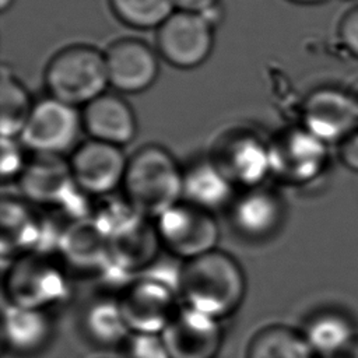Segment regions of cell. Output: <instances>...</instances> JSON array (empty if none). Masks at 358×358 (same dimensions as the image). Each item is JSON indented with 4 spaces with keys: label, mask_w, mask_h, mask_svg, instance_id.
Returning a JSON list of instances; mask_svg holds the SVG:
<instances>
[{
    "label": "cell",
    "mask_w": 358,
    "mask_h": 358,
    "mask_svg": "<svg viewBox=\"0 0 358 358\" xmlns=\"http://www.w3.org/2000/svg\"><path fill=\"white\" fill-rule=\"evenodd\" d=\"M178 292L183 306L221 322L243 302L246 278L235 257L215 249L182 263Z\"/></svg>",
    "instance_id": "1"
},
{
    "label": "cell",
    "mask_w": 358,
    "mask_h": 358,
    "mask_svg": "<svg viewBox=\"0 0 358 358\" xmlns=\"http://www.w3.org/2000/svg\"><path fill=\"white\" fill-rule=\"evenodd\" d=\"M122 187L140 215L155 220L182 201L183 171L164 147L144 145L127 159Z\"/></svg>",
    "instance_id": "2"
},
{
    "label": "cell",
    "mask_w": 358,
    "mask_h": 358,
    "mask_svg": "<svg viewBox=\"0 0 358 358\" xmlns=\"http://www.w3.org/2000/svg\"><path fill=\"white\" fill-rule=\"evenodd\" d=\"M7 303L48 312L70 295V281L64 267L46 253L32 252L8 263L3 275Z\"/></svg>",
    "instance_id": "3"
},
{
    "label": "cell",
    "mask_w": 358,
    "mask_h": 358,
    "mask_svg": "<svg viewBox=\"0 0 358 358\" xmlns=\"http://www.w3.org/2000/svg\"><path fill=\"white\" fill-rule=\"evenodd\" d=\"M45 81L49 95L69 105H87L109 85L105 53L87 45L60 50L48 64Z\"/></svg>",
    "instance_id": "4"
},
{
    "label": "cell",
    "mask_w": 358,
    "mask_h": 358,
    "mask_svg": "<svg viewBox=\"0 0 358 358\" xmlns=\"http://www.w3.org/2000/svg\"><path fill=\"white\" fill-rule=\"evenodd\" d=\"M131 333L161 334L179 312L178 284L159 275H141L117 296Z\"/></svg>",
    "instance_id": "5"
},
{
    "label": "cell",
    "mask_w": 358,
    "mask_h": 358,
    "mask_svg": "<svg viewBox=\"0 0 358 358\" xmlns=\"http://www.w3.org/2000/svg\"><path fill=\"white\" fill-rule=\"evenodd\" d=\"M154 224L161 245L183 262L217 249L220 228L213 213L185 200L162 213Z\"/></svg>",
    "instance_id": "6"
},
{
    "label": "cell",
    "mask_w": 358,
    "mask_h": 358,
    "mask_svg": "<svg viewBox=\"0 0 358 358\" xmlns=\"http://www.w3.org/2000/svg\"><path fill=\"white\" fill-rule=\"evenodd\" d=\"M83 127V115L76 106L49 95L34 103L18 138L35 154L62 155L76 144Z\"/></svg>",
    "instance_id": "7"
},
{
    "label": "cell",
    "mask_w": 358,
    "mask_h": 358,
    "mask_svg": "<svg viewBox=\"0 0 358 358\" xmlns=\"http://www.w3.org/2000/svg\"><path fill=\"white\" fill-rule=\"evenodd\" d=\"M271 176L280 182L301 186L315 180L327 161L326 143L303 127L282 131L270 143Z\"/></svg>",
    "instance_id": "8"
},
{
    "label": "cell",
    "mask_w": 358,
    "mask_h": 358,
    "mask_svg": "<svg viewBox=\"0 0 358 358\" xmlns=\"http://www.w3.org/2000/svg\"><path fill=\"white\" fill-rule=\"evenodd\" d=\"M161 56L179 69H193L207 60L214 45V25L200 13L176 10L159 28Z\"/></svg>",
    "instance_id": "9"
},
{
    "label": "cell",
    "mask_w": 358,
    "mask_h": 358,
    "mask_svg": "<svg viewBox=\"0 0 358 358\" xmlns=\"http://www.w3.org/2000/svg\"><path fill=\"white\" fill-rule=\"evenodd\" d=\"M0 225L4 263L32 252L49 255L52 248H57L60 231H53L52 225L39 218L22 200L3 197Z\"/></svg>",
    "instance_id": "10"
},
{
    "label": "cell",
    "mask_w": 358,
    "mask_h": 358,
    "mask_svg": "<svg viewBox=\"0 0 358 358\" xmlns=\"http://www.w3.org/2000/svg\"><path fill=\"white\" fill-rule=\"evenodd\" d=\"M127 159L122 147L90 138L74 150L69 164L77 186L101 197L122 186Z\"/></svg>",
    "instance_id": "11"
},
{
    "label": "cell",
    "mask_w": 358,
    "mask_h": 358,
    "mask_svg": "<svg viewBox=\"0 0 358 358\" xmlns=\"http://www.w3.org/2000/svg\"><path fill=\"white\" fill-rule=\"evenodd\" d=\"M210 159L235 189H252L271 176L270 145L253 134L227 137Z\"/></svg>",
    "instance_id": "12"
},
{
    "label": "cell",
    "mask_w": 358,
    "mask_h": 358,
    "mask_svg": "<svg viewBox=\"0 0 358 358\" xmlns=\"http://www.w3.org/2000/svg\"><path fill=\"white\" fill-rule=\"evenodd\" d=\"M302 123L323 143H341L358 129V101L340 90H316L305 101Z\"/></svg>",
    "instance_id": "13"
},
{
    "label": "cell",
    "mask_w": 358,
    "mask_h": 358,
    "mask_svg": "<svg viewBox=\"0 0 358 358\" xmlns=\"http://www.w3.org/2000/svg\"><path fill=\"white\" fill-rule=\"evenodd\" d=\"M161 336L171 358H215L222 345L221 322L183 305Z\"/></svg>",
    "instance_id": "14"
},
{
    "label": "cell",
    "mask_w": 358,
    "mask_h": 358,
    "mask_svg": "<svg viewBox=\"0 0 358 358\" xmlns=\"http://www.w3.org/2000/svg\"><path fill=\"white\" fill-rule=\"evenodd\" d=\"M105 60L109 85L126 94L145 91L158 77L157 55L138 39H120L112 43Z\"/></svg>",
    "instance_id": "15"
},
{
    "label": "cell",
    "mask_w": 358,
    "mask_h": 358,
    "mask_svg": "<svg viewBox=\"0 0 358 358\" xmlns=\"http://www.w3.org/2000/svg\"><path fill=\"white\" fill-rule=\"evenodd\" d=\"M21 193L31 204L62 208L69 196L78 187L70 164L62 155L36 154L28 161L18 178Z\"/></svg>",
    "instance_id": "16"
},
{
    "label": "cell",
    "mask_w": 358,
    "mask_h": 358,
    "mask_svg": "<svg viewBox=\"0 0 358 358\" xmlns=\"http://www.w3.org/2000/svg\"><path fill=\"white\" fill-rule=\"evenodd\" d=\"M161 246L155 224L141 218L109 239V260L101 274L106 277L113 274L127 281L154 262Z\"/></svg>",
    "instance_id": "17"
},
{
    "label": "cell",
    "mask_w": 358,
    "mask_h": 358,
    "mask_svg": "<svg viewBox=\"0 0 358 358\" xmlns=\"http://www.w3.org/2000/svg\"><path fill=\"white\" fill-rule=\"evenodd\" d=\"M232 228L245 238L262 239L274 234L284 217V203L271 189L257 186L236 194L228 206Z\"/></svg>",
    "instance_id": "18"
},
{
    "label": "cell",
    "mask_w": 358,
    "mask_h": 358,
    "mask_svg": "<svg viewBox=\"0 0 358 358\" xmlns=\"http://www.w3.org/2000/svg\"><path fill=\"white\" fill-rule=\"evenodd\" d=\"M83 126L90 138L117 147L129 144L137 133L134 112L129 103L115 94H102L85 105Z\"/></svg>",
    "instance_id": "19"
},
{
    "label": "cell",
    "mask_w": 358,
    "mask_h": 358,
    "mask_svg": "<svg viewBox=\"0 0 358 358\" xmlns=\"http://www.w3.org/2000/svg\"><path fill=\"white\" fill-rule=\"evenodd\" d=\"M57 252L73 267L101 273L109 260V239L91 218L78 220L63 229Z\"/></svg>",
    "instance_id": "20"
},
{
    "label": "cell",
    "mask_w": 358,
    "mask_h": 358,
    "mask_svg": "<svg viewBox=\"0 0 358 358\" xmlns=\"http://www.w3.org/2000/svg\"><path fill=\"white\" fill-rule=\"evenodd\" d=\"M235 196V187L210 158L197 161L183 171L182 200L196 207L213 213L229 206Z\"/></svg>",
    "instance_id": "21"
},
{
    "label": "cell",
    "mask_w": 358,
    "mask_h": 358,
    "mask_svg": "<svg viewBox=\"0 0 358 358\" xmlns=\"http://www.w3.org/2000/svg\"><path fill=\"white\" fill-rule=\"evenodd\" d=\"M52 324L48 312L7 303L3 312V343L13 352L31 354L49 341Z\"/></svg>",
    "instance_id": "22"
},
{
    "label": "cell",
    "mask_w": 358,
    "mask_h": 358,
    "mask_svg": "<svg viewBox=\"0 0 358 358\" xmlns=\"http://www.w3.org/2000/svg\"><path fill=\"white\" fill-rule=\"evenodd\" d=\"M245 358H316V354L302 330L282 323H270L252 334Z\"/></svg>",
    "instance_id": "23"
},
{
    "label": "cell",
    "mask_w": 358,
    "mask_h": 358,
    "mask_svg": "<svg viewBox=\"0 0 358 358\" xmlns=\"http://www.w3.org/2000/svg\"><path fill=\"white\" fill-rule=\"evenodd\" d=\"M312 351L322 358L337 357L358 334L351 320L336 310L313 315L302 330Z\"/></svg>",
    "instance_id": "24"
},
{
    "label": "cell",
    "mask_w": 358,
    "mask_h": 358,
    "mask_svg": "<svg viewBox=\"0 0 358 358\" xmlns=\"http://www.w3.org/2000/svg\"><path fill=\"white\" fill-rule=\"evenodd\" d=\"M83 323L90 340L105 347H122L131 333L117 298H99L90 303Z\"/></svg>",
    "instance_id": "25"
},
{
    "label": "cell",
    "mask_w": 358,
    "mask_h": 358,
    "mask_svg": "<svg viewBox=\"0 0 358 358\" xmlns=\"http://www.w3.org/2000/svg\"><path fill=\"white\" fill-rule=\"evenodd\" d=\"M34 103L22 83L6 67L0 80V133L1 137L18 138L31 115Z\"/></svg>",
    "instance_id": "26"
},
{
    "label": "cell",
    "mask_w": 358,
    "mask_h": 358,
    "mask_svg": "<svg viewBox=\"0 0 358 358\" xmlns=\"http://www.w3.org/2000/svg\"><path fill=\"white\" fill-rule=\"evenodd\" d=\"M113 13L124 24L140 28H159L175 11L172 0H109Z\"/></svg>",
    "instance_id": "27"
},
{
    "label": "cell",
    "mask_w": 358,
    "mask_h": 358,
    "mask_svg": "<svg viewBox=\"0 0 358 358\" xmlns=\"http://www.w3.org/2000/svg\"><path fill=\"white\" fill-rule=\"evenodd\" d=\"M122 350L123 358H171L161 334L130 333Z\"/></svg>",
    "instance_id": "28"
},
{
    "label": "cell",
    "mask_w": 358,
    "mask_h": 358,
    "mask_svg": "<svg viewBox=\"0 0 358 358\" xmlns=\"http://www.w3.org/2000/svg\"><path fill=\"white\" fill-rule=\"evenodd\" d=\"M24 145L18 138L1 137V162L0 172L3 180L17 179L21 176L28 161L24 157Z\"/></svg>",
    "instance_id": "29"
},
{
    "label": "cell",
    "mask_w": 358,
    "mask_h": 358,
    "mask_svg": "<svg viewBox=\"0 0 358 358\" xmlns=\"http://www.w3.org/2000/svg\"><path fill=\"white\" fill-rule=\"evenodd\" d=\"M340 34L348 50L358 56V7L351 10L344 17L341 21Z\"/></svg>",
    "instance_id": "30"
},
{
    "label": "cell",
    "mask_w": 358,
    "mask_h": 358,
    "mask_svg": "<svg viewBox=\"0 0 358 358\" xmlns=\"http://www.w3.org/2000/svg\"><path fill=\"white\" fill-rule=\"evenodd\" d=\"M341 162L354 172H358V129L340 144Z\"/></svg>",
    "instance_id": "31"
},
{
    "label": "cell",
    "mask_w": 358,
    "mask_h": 358,
    "mask_svg": "<svg viewBox=\"0 0 358 358\" xmlns=\"http://www.w3.org/2000/svg\"><path fill=\"white\" fill-rule=\"evenodd\" d=\"M176 10L189 11V13H204L215 6L218 0H172Z\"/></svg>",
    "instance_id": "32"
},
{
    "label": "cell",
    "mask_w": 358,
    "mask_h": 358,
    "mask_svg": "<svg viewBox=\"0 0 358 358\" xmlns=\"http://www.w3.org/2000/svg\"><path fill=\"white\" fill-rule=\"evenodd\" d=\"M334 358H358V334L347 344V347Z\"/></svg>",
    "instance_id": "33"
},
{
    "label": "cell",
    "mask_w": 358,
    "mask_h": 358,
    "mask_svg": "<svg viewBox=\"0 0 358 358\" xmlns=\"http://www.w3.org/2000/svg\"><path fill=\"white\" fill-rule=\"evenodd\" d=\"M13 3H14V0H0V10L7 11L13 6Z\"/></svg>",
    "instance_id": "34"
},
{
    "label": "cell",
    "mask_w": 358,
    "mask_h": 358,
    "mask_svg": "<svg viewBox=\"0 0 358 358\" xmlns=\"http://www.w3.org/2000/svg\"><path fill=\"white\" fill-rule=\"evenodd\" d=\"M291 1L302 3V4H313V3H320V1H324V0H291Z\"/></svg>",
    "instance_id": "35"
}]
</instances>
